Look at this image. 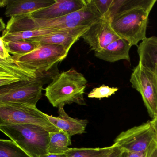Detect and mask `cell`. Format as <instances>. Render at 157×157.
Segmentation results:
<instances>
[{
  "label": "cell",
  "instance_id": "20",
  "mask_svg": "<svg viewBox=\"0 0 157 157\" xmlns=\"http://www.w3.org/2000/svg\"><path fill=\"white\" fill-rule=\"evenodd\" d=\"M113 145L109 147L96 148H69L65 152L67 157H107L113 151Z\"/></svg>",
  "mask_w": 157,
  "mask_h": 157
},
{
  "label": "cell",
  "instance_id": "23",
  "mask_svg": "<svg viewBox=\"0 0 157 157\" xmlns=\"http://www.w3.org/2000/svg\"><path fill=\"white\" fill-rule=\"evenodd\" d=\"M0 157H31L11 140H0Z\"/></svg>",
  "mask_w": 157,
  "mask_h": 157
},
{
  "label": "cell",
  "instance_id": "31",
  "mask_svg": "<svg viewBox=\"0 0 157 157\" xmlns=\"http://www.w3.org/2000/svg\"><path fill=\"white\" fill-rule=\"evenodd\" d=\"M151 122L152 123L153 128H154V129L156 131V134H157V115L152 119Z\"/></svg>",
  "mask_w": 157,
  "mask_h": 157
},
{
  "label": "cell",
  "instance_id": "14",
  "mask_svg": "<svg viewBox=\"0 0 157 157\" xmlns=\"http://www.w3.org/2000/svg\"><path fill=\"white\" fill-rule=\"evenodd\" d=\"M64 106L59 107V116L55 117L47 114L50 123L69 135L71 137L76 135H80L85 133L88 121L87 119H79L70 117L65 112Z\"/></svg>",
  "mask_w": 157,
  "mask_h": 157
},
{
  "label": "cell",
  "instance_id": "24",
  "mask_svg": "<svg viewBox=\"0 0 157 157\" xmlns=\"http://www.w3.org/2000/svg\"><path fill=\"white\" fill-rule=\"evenodd\" d=\"M118 90L117 88H112L103 84L101 87L93 89L88 94V97L101 100V98L110 97L114 94Z\"/></svg>",
  "mask_w": 157,
  "mask_h": 157
},
{
  "label": "cell",
  "instance_id": "28",
  "mask_svg": "<svg viewBox=\"0 0 157 157\" xmlns=\"http://www.w3.org/2000/svg\"><path fill=\"white\" fill-rule=\"evenodd\" d=\"M123 151L122 157H146V152H133L131 151Z\"/></svg>",
  "mask_w": 157,
  "mask_h": 157
},
{
  "label": "cell",
  "instance_id": "33",
  "mask_svg": "<svg viewBox=\"0 0 157 157\" xmlns=\"http://www.w3.org/2000/svg\"><path fill=\"white\" fill-rule=\"evenodd\" d=\"M5 26L6 25L2 21V19H1V31L3 30V31H4V30H5L6 28V26Z\"/></svg>",
  "mask_w": 157,
  "mask_h": 157
},
{
  "label": "cell",
  "instance_id": "34",
  "mask_svg": "<svg viewBox=\"0 0 157 157\" xmlns=\"http://www.w3.org/2000/svg\"><path fill=\"white\" fill-rule=\"evenodd\" d=\"M154 140L157 143V134H156V136H155V139H154Z\"/></svg>",
  "mask_w": 157,
  "mask_h": 157
},
{
  "label": "cell",
  "instance_id": "21",
  "mask_svg": "<svg viewBox=\"0 0 157 157\" xmlns=\"http://www.w3.org/2000/svg\"><path fill=\"white\" fill-rule=\"evenodd\" d=\"M4 43L9 53L14 56H20L29 54L39 46L38 44L29 40L9 41L4 42Z\"/></svg>",
  "mask_w": 157,
  "mask_h": 157
},
{
  "label": "cell",
  "instance_id": "19",
  "mask_svg": "<svg viewBox=\"0 0 157 157\" xmlns=\"http://www.w3.org/2000/svg\"><path fill=\"white\" fill-rule=\"evenodd\" d=\"M50 141L48 153L62 154L68 150V146L71 145V136L62 130L50 133Z\"/></svg>",
  "mask_w": 157,
  "mask_h": 157
},
{
  "label": "cell",
  "instance_id": "26",
  "mask_svg": "<svg viewBox=\"0 0 157 157\" xmlns=\"http://www.w3.org/2000/svg\"><path fill=\"white\" fill-rule=\"evenodd\" d=\"M1 44H0V59H5L10 58L12 56L9 53L7 48L5 46V43L2 38L1 37Z\"/></svg>",
  "mask_w": 157,
  "mask_h": 157
},
{
  "label": "cell",
  "instance_id": "17",
  "mask_svg": "<svg viewBox=\"0 0 157 157\" xmlns=\"http://www.w3.org/2000/svg\"><path fill=\"white\" fill-rule=\"evenodd\" d=\"M139 63L157 76V37H147L138 46Z\"/></svg>",
  "mask_w": 157,
  "mask_h": 157
},
{
  "label": "cell",
  "instance_id": "18",
  "mask_svg": "<svg viewBox=\"0 0 157 157\" xmlns=\"http://www.w3.org/2000/svg\"><path fill=\"white\" fill-rule=\"evenodd\" d=\"M156 2V0H113L104 18L110 22L117 14L133 9L143 8L151 10Z\"/></svg>",
  "mask_w": 157,
  "mask_h": 157
},
{
  "label": "cell",
  "instance_id": "10",
  "mask_svg": "<svg viewBox=\"0 0 157 157\" xmlns=\"http://www.w3.org/2000/svg\"><path fill=\"white\" fill-rule=\"evenodd\" d=\"M151 121L120 133L113 145L123 151L145 153L156 136Z\"/></svg>",
  "mask_w": 157,
  "mask_h": 157
},
{
  "label": "cell",
  "instance_id": "4",
  "mask_svg": "<svg viewBox=\"0 0 157 157\" xmlns=\"http://www.w3.org/2000/svg\"><path fill=\"white\" fill-rule=\"evenodd\" d=\"M151 10L137 8L122 13L112 20L111 26L117 34L128 41L132 46H137L147 38L146 31Z\"/></svg>",
  "mask_w": 157,
  "mask_h": 157
},
{
  "label": "cell",
  "instance_id": "25",
  "mask_svg": "<svg viewBox=\"0 0 157 157\" xmlns=\"http://www.w3.org/2000/svg\"><path fill=\"white\" fill-rule=\"evenodd\" d=\"M113 1V0H92L98 12L103 18L108 13Z\"/></svg>",
  "mask_w": 157,
  "mask_h": 157
},
{
  "label": "cell",
  "instance_id": "22",
  "mask_svg": "<svg viewBox=\"0 0 157 157\" xmlns=\"http://www.w3.org/2000/svg\"><path fill=\"white\" fill-rule=\"evenodd\" d=\"M60 30H38L19 31L12 33H3L1 38L4 42L28 40L44 36Z\"/></svg>",
  "mask_w": 157,
  "mask_h": 157
},
{
  "label": "cell",
  "instance_id": "6",
  "mask_svg": "<svg viewBox=\"0 0 157 157\" xmlns=\"http://www.w3.org/2000/svg\"><path fill=\"white\" fill-rule=\"evenodd\" d=\"M70 49L53 44L39 45L31 53L20 56H12L16 61L44 71H55L58 64L64 60Z\"/></svg>",
  "mask_w": 157,
  "mask_h": 157
},
{
  "label": "cell",
  "instance_id": "13",
  "mask_svg": "<svg viewBox=\"0 0 157 157\" xmlns=\"http://www.w3.org/2000/svg\"><path fill=\"white\" fill-rule=\"evenodd\" d=\"M90 26H79L56 31L44 36L28 39L38 44H53L70 49L71 46L87 32Z\"/></svg>",
  "mask_w": 157,
  "mask_h": 157
},
{
  "label": "cell",
  "instance_id": "11",
  "mask_svg": "<svg viewBox=\"0 0 157 157\" xmlns=\"http://www.w3.org/2000/svg\"><path fill=\"white\" fill-rule=\"evenodd\" d=\"M81 37L94 52L120 38L113 30L110 22L103 17L93 23Z\"/></svg>",
  "mask_w": 157,
  "mask_h": 157
},
{
  "label": "cell",
  "instance_id": "29",
  "mask_svg": "<svg viewBox=\"0 0 157 157\" xmlns=\"http://www.w3.org/2000/svg\"><path fill=\"white\" fill-rule=\"evenodd\" d=\"M113 146L114 148L113 151L107 157H122V151H123L122 150L114 145Z\"/></svg>",
  "mask_w": 157,
  "mask_h": 157
},
{
  "label": "cell",
  "instance_id": "12",
  "mask_svg": "<svg viewBox=\"0 0 157 157\" xmlns=\"http://www.w3.org/2000/svg\"><path fill=\"white\" fill-rule=\"evenodd\" d=\"M87 4V0H56L54 4L27 15L35 19H55L80 10Z\"/></svg>",
  "mask_w": 157,
  "mask_h": 157
},
{
  "label": "cell",
  "instance_id": "16",
  "mask_svg": "<svg viewBox=\"0 0 157 157\" xmlns=\"http://www.w3.org/2000/svg\"><path fill=\"white\" fill-rule=\"evenodd\" d=\"M132 45L124 38H119L98 52H94L95 57L104 61L113 63L120 60L130 62L129 52Z\"/></svg>",
  "mask_w": 157,
  "mask_h": 157
},
{
  "label": "cell",
  "instance_id": "8",
  "mask_svg": "<svg viewBox=\"0 0 157 157\" xmlns=\"http://www.w3.org/2000/svg\"><path fill=\"white\" fill-rule=\"evenodd\" d=\"M56 70L44 71L31 67L13 58L0 59V87L21 81L43 79L48 82L57 74Z\"/></svg>",
  "mask_w": 157,
  "mask_h": 157
},
{
  "label": "cell",
  "instance_id": "32",
  "mask_svg": "<svg viewBox=\"0 0 157 157\" xmlns=\"http://www.w3.org/2000/svg\"><path fill=\"white\" fill-rule=\"evenodd\" d=\"M9 0H1L0 2L1 7H4L7 6L9 3Z\"/></svg>",
  "mask_w": 157,
  "mask_h": 157
},
{
  "label": "cell",
  "instance_id": "3",
  "mask_svg": "<svg viewBox=\"0 0 157 157\" xmlns=\"http://www.w3.org/2000/svg\"><path fill=\"white\" fill-rule=\"evenodd\" d=\"M0 130L14 141L31 157L48 154L50 133L32 124L0 125Z\"/></svg>",
  "mask_w": 157,
  "mask_h": 157
},
{
  "label": "cell",
  "instance_id": "30",
  "mask_svg": "<svg viewBox=\"0 0 157 157\" xmlns=\"http://www.w3.org/2000/svg\"><path fill=\"white\" fill-rule=\"evenodd\" d=\"M40 157H67L66 153H62V154H48L45 155H42Z\"/></svg>",
  "mask_w": 157,
  "mask_h": 157
},
{
  "label": "cell",
  "instance_id": "27",
  "mask_svg": "<svg viewBox=\"0 0 157 157\" xmlns=\"http://www.w3.org/2000/svg\"><path fill=\"white\" fill-rule=\"evenodd\" d=\"M146 157H157V143L155 140L152 141L146 151Z\"/></svg>",
  "mask_w": 157,
  "mask_h": 157
},
{
  "label": "cell",
  "instance_id": "9",
  "mask_svg": "<svg viewBox=\"0 0 157 157\" xmlns=\"http://www.w3.org/2000/svg\"><path fill=\"white\" fill-rule=\"evenodd\" d=\"M132 87L141 94L149 114L157 115V76L139 64L133 70L130 78Z\"/></svg>",
  "mask_w": 157,
  "mask_h": 157
},
{
  "label": "cell",
  "instance_id": "7",
  "mask_svg": "<svg viewBox=\"0 0 157 157\" xmlns=\"http://www.w3.org/2000/svg\"><path fill=\"white\" fill-rule=\"evenodd\" d=\"M43 79L21 81L0 87V103H14L36 106L42 96Z\"/></svg>",
  "mask_w": 157,
  "mask_h": 157
},
{
  "label": "cell",
  "instance_id": "2",
  "mask_svg": "<svg viewBox=\"0 0 157 157\" xmlns=\"http://www.w3.org/2000/svg\"><path fill=\"white\" fill-rule=\"evenodd\" d=\"M45 89V95L54 107L66 104L86 105L84 98L88 81L73 68L56 74Z\"/></svg>",
  "mask_w": 157,
  "mask_h": 157
},
{
  "label": "cell",
  "instance_id": "5",
  "mask_svg": "<svg viewBox=\"0 0 157 157\" xmlns=\"http://www.w3.org/2000/svg\"><path fill=\"white\" fill-rule=\"evenodd\" d=\"M32 124L43 128L49 133L59 131L36 106L14 103H0V125Z\"/></svg>",
  "mask_w": 157,
  "mask_h": 157
},
{
  "label": "cell",
  "instance_id": "1",
  "mask_svg": "<svg viewBox=\"0 0 157 157\" xmlns=\"http://www.w3.org/2000/svg\"><path fill=\"white\" fill-rule=\"evenodd\" d=\"M101 18L102 17L92 0H87V5L80 10L55 19H35L28 15L12 17L3 33L30 30H63L79 26H90Z\"/></svg>",
  "mask_w": 157,
  "mask_h": 157
},
{
  "label": "cell",
  "instance_id": "15",
  "mask_svg": "<svg viewBox=\"0 0 157 157\" xmlns=\"http://www.w3.org/2000/svg\"><path fill=\"white\" fill-rule=\"evenodd\" d=\"M56 0H9L5 15L12 17L24 16L47 8Z\"/></svg>",
  "mask_w": 157,
  "mask_h": 157
}]
</instances>
